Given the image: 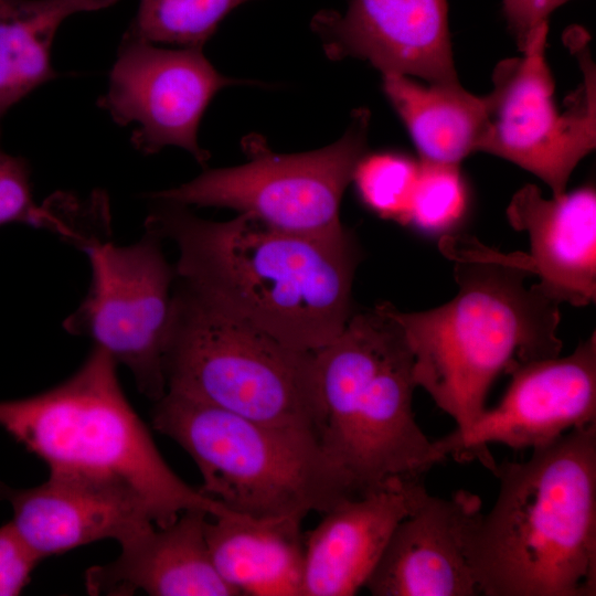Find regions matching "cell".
<instances>
[{
    "mask_svg": "<svg viewBox=\"0 0 596 596\" xmlns=\"http://www.w3.org/2000/svg\"><path fill=\"white\" fill-rule=\"evenodd\" d=\"M153 201L146 230L177 245L175 278L213 306L305 351H318L343 330L362 258L349 230L308 236L248 213L216 222L183 204Z\"/></svg>",
    "mask_w": 596,
    "mask_h": 596,
    "instance_id": "cell-1",
    "label": "cell"
},
{
    "mask_svg": "<svg viewBox=\"0 0 596 596\" xmlns=\"http://www.w3.org/2000/svg\"><path fill=\"white\" fill-rule=\"evenodd\" d=\"M456 296L429 310L403 312L384 301L414 356V377L435 404L469 427L487 408L494 380L519 364L560 355V304L536 284L525 255L453 244Z\"/></svg>",
    "mask_w": 596,
    "mask_h": 596,
    "instance_id": "cell-2",
    "label": "cell"
},
{
    "mask_svg": "<svg viewBox=\"0 0 596 596\" xmlns=\"http://www.w3.org/2000/svg\"><path fill=\"white\" fill-rule=\"evenodd\" d=\"M497 466L470 546L480 595H596V423Z\"/></svg>",
    "mask_w": 596,
    "mask_h": 596,
    "instance_id": "cell-3",
    "label": "cell"
},
{
    "mask_svg": "<svg viewBox=\"0 0 596 596\" xmlns=\"http://www.w3.org/2000/svg\"><path fill=\"white\" fill-rule=\"evenodd\" d=\"M116 362L93 347L79 369L33 396L1 401L0 427L43 460L50 476L124 490L162 528L183 511L236 514L184 482L127 400Z\"/></svg>",
    "mask_w": 596,
    "mask_h": 596,
    "instance_id": "cell-4",
    "label": "cell"
},
{
    "mask_svg": "<svg viewBox=\"0 0 596 596\" xmlns=\"http://www.w3.org/2000/svg\"><path fill=\"white\" fill-rule=\"evenodd\" d=\"M316 366L319 443L360 494L421 480L447 459L415 419L414 356L384 302L353 312L343 330L316 351Z\"/></svg>",
    "mask_w": 596,
    "mask_h": 596,
    "instance_id": "cell-5",
    "label": "cell"
},
{
    "mask_svg": "<svg viewBox=\"0 0 596 596\" xmlns=\"http://www.w3.org/2000/svg\"><path fill=\"white\" fill-rule=\"evenodd\" d=\"M151 418L195 462L199 490L232 512L304 519L361 496L313 433L262 424L168 391Z\"/></svg>",
    "mask_w": 596,
    "mask_h": 596,
    "instance_id": "cell-6",
    "label": "cell"
},
{
    "mask_svg": "<svg viewBox=\"0 0 596 596\" xmlns=\"http://www.w3.org/2000/svg\"><path fill=\"white\" fill-rule=\"evenodd\" d=\"M175 280L164 356L167 391L317 436L321 400L316 352L233 318Z\"/></svg>",
    "mask_w": 596,
    "mask_h": 596,
    "instance_id": "cell-7",
    "label": "cell"
},
{
    "mask_svg": "<svg viewBox=\"0 0 596 596\" xmlns=\"http://www.w3.org/2000/svg\"><path fill=\"white\" fill-rule=\"evenodd\" d=\"M369 125L370 111L356 109L338 141L292 155L275 153L260 136H247L242 143L246 163L206 170L148 196L185 206L234 209L288 233L334 236L347 230L340 221V204L366 152Z\"/></svg>",
    "mask_w": 596,
    "mask_h": 596,
    "instance_id": "cell-8",
    "label": "cell"
},
{
    "mask_svg": "<svg viewBox=\"0 0 596 596\" xmlns=\"http://www.w3.org/2000/svg\"><path fill=\"white\" fill-rule=\"evenodd\" d=\"M547 33L549 23L541 25L521 56L496 66L493 88L485 95L487 118L477 151L519 166L547 184L552 195H560L575 167L596 146L595 68L585 42L578 45L570 39L584 83L561 113L545 57Z\"/></svg>",
    "mask_w": 596,
    "mask_h": 596,
    "instance_id": "cell-9",
    "label": "cell"
},
{
    "mask_svg": "<svg viewBox=\"0 0 596 596\" xmlns=\"http://www.w3.org/2000/svg\"><path fill=\"white\" fill-rule=\"evenodd\" d=\"M161 241L149 230L131 245L91 238L83 246L91 286L63 321L65 331L91 339L126 366L140 393L155 402L167 392L164 356L175 280Z\"/></svg>",
    "mask_w": 596,
    "mask_h": 596,
    "instance_id": "cell-10",
    "label": "cell"
},
{
    "mask_svg": "<svg viewBox=\"0 0 596 596\" xmlns=\"http://www.w3.org/2000/svg\"><path fill=\"white\" fill-rule=\"evenodd\" d=\"M237 83L201 47L160 49L126 32L97 105L120 126L137 124L130 141L141 153L177 146L204 164L210 155L198 142L203 113L219 91Z\"/></svg>",
    "mask_w": 596,
    "mask_h": 596,
    "instance_id": "cell-11",
    "label": "cell"
},
{
    "mask_svg": "<svg viewBox=\"0 0 596 596\" xmlns=\"http://www.w3.org/2000/svg\"><path fill=\"white\" fill-rule=\"evenodd\" d=\"M508 374L510 384L497 406L466 429L435 440L446 458L479 460L496 473L490 444L534 449L596 423L595 332L567 356L525 362Z\"/></svg>",
    "mask_w": 596,
    "mask_h": 596,
    "instance_id": "cell-12",
    "label": "cell"
},
{
    "mask_svg": "<svg viewBox=\"0 0 596 596\" xmlns=\"http://www.w3.org/2000/svg\"><path fill=\"white\" fill-rule=\"evenodd\" d=\"M330 58L359 57L382 75L459 83L448 29L447 0H351L347 11L312 20Z\"/></svg>",
    "mask_w": 596,
    "mask_h": 596,
    "instance_id": "cell-13",
    "label": "cell"
},
{
    "mask_svg": "<svg viewBox=\"0 0 596 596\" xmlns=\"http://www.w3.org/2000/svg\"><path fill=\"white\" fill-rule=\"evenodd\" d=\"M481 515L475 493L426 492L396 525L364 588L373 596L480 595L470 546Z\"/></svg>",
    "mask_w": 596,
    "mask_h": 596,
    "instance_id": "cell-14",
    "label": "cell"
},
{
    "mask_svg": "<svg viewBox=\"0 0 596 596\" xmlns=\"http://www.w3.org/2000/svg\"><path fill=\"white\" fill-rule=\"evenodd\" d=\"M421 480L347 499L305 533L302 596H352L364 588L396 525L418 504Z\"/></svg>",
    "mask_w": 596,
    "mask_h": 596,
    "instance_id": "cell-15",
    "label": "cell"
},
{
    "mask_svg": "<svg viewBox=\"0 0 596 596\" xmlns=\"http://www.w3.org/2000/svg\"><path fill=\"white\" fill-rule=\"evenodd\" d=\"M0 500L11 504L13 526L42 560L106 539L120 544L155 525L132 494L71 478L49 476L28 489L0 483Z\"/></svg>",
    "mask_w": 596,
    "mask_h": 596,
    "instance_id": "cell-16",
    "label": "cell"
},
{
    "mask_svg": "<svg viewBox=\"0 0 596 596\" xmlns=\"http://www.w3.org/2000/svg\"><path fill=\"white\" fill-rule=\"evenodd\" d=\"M507 216L526 232L535 283L557 304L584 307L596 298V192L584 187L545 199L526 184L512 196Z\"/></svg>",
    "mask_w": 596,
    "mask_h": 596,
    "instance_id": "cell-17",
    "label": "cell"
},
{
    "mask_svg": "<svg viewBox=\"0 0 596 596\" xmlns=\"http://www.w3.org/2000/svg\"><path fill=\"white\" fill-rule=\"evenodd\" d=\"M210 517L203 510L183 511L173 522L151 525L120 543L119 556L89 567V595L237 596L212 561L205 536Z\"/></svg>",
    "mask_w": 596,
    "mask_h": 596,
    "instance_id": "cell-18",
    "label": "cell"
},
{
    "mask_svg": "<svg viewBox=\"0 0 596 596\" xmlns=\"http://www.w3.org/2000/svg\"><path fill=\"white\" fill-rule=\"evenodd\" d=\"M298 517H209L214 566L237 596H302L305 533Z\"/></svg>",
    "mask_w": 596,
    "mask_h": 596,
    "instance_id": "cell-19",
    "label": "cell"
},
{
    "mask_svg": "<svg viewBox=\"0 0 596 596\" xmlns=\"http://www.w3.org/2000/svg\"><path fill=\"white\" fill-rule=\"evenodd\" d=\"M383 88L404 123L421 161L458 164L477 151L486 118V96L457 84L422 85L409 76L383 75Z\"/></svg>",
    "mask_w": 596,
    "mask_h": 596,
    "instance_id": "cell-20",
    "label": "cell"
},
{
    "mask_svg": "<svg viewBox=\"0 0 596 596\" xmlns=\"http://www.w3.org/2000/svg\"><path fill=\"white\" fill-rule=\"evenodd\" d=\"M119 0L0 1V119L57 73L51 50L60 25L71 15L114 6Z\"/></svg>",
    "mask_w": 596,
    "mask_h": 596,
    "instance_id": "cell-21",
    "label": "cell"
},
{
    "mask_svg": "<svg viewBox=\"0 0 596 596\" xmlns=\"http://www.w3.org/2000/svg\"><path fill=\"white\" fill-rule=\"evenodd\" d=\"M249 0H140L127 33L149 43L201 47L220 22Z\"/></svg>",
    "mask_w": 596,
    "mask_h": 596,
    "instance_id": "cell-22",
    "label": "cell"
},
{
    "mask_svg": "<svg viewBox=\"0 0 596 596\" xmlns=\"http://www.w3.org/2000/svg\"><path fill=\"white\" fill-rule=\"evenodd\" d=\"M419 162L397 153L364 155L353 180L361 200L379 216L407 224Z\"/></svg>",
    "mask_w": 596,
    "mask_h": 596,
    "instance_id": "cell-23",
    "label": "cell"
},
{
    "mask_svg": "<svg viewBox=\"0 0 596 596\" xmlns=\"http://www.w3.org/2000/svg\"><path fill=\"white\" fill-rule=\"evenodd\" d=\"M467 209V191L459 166L419 161L408 222L426 232L453 227Z\"/></svg>",
    "mask_w": 596,
    "mask_h": 596,
    "instance_id": "cell-24",
    "label": "cell"
},
{
    "mask_svg": "<svg viewBox=\"0 0 596 596\" xmlns=\"http://www.w3.org/2000/svg\"><path fill=\"white\" fill-rule=\"evenodd\" d=\"M10 223L45 228L75 244L79 241L76 228L65 223L52 209L35 203L29 162L0 150V226Z\"/></svg>",
    "mask_w": 596,
    "mask_h": 596,
    "instance_id": "cell-25",
    "label": "cell"
},
{
    "mask_svg": "<svg viewBox=\"0 0 596 596\" xmlns=\"http://www.w3.org/2000/svg\"><path fill=\"white\" fill-rule=\"evenodd\" d=\"M41 561L11 521L0 526V596L20 595Z\"/></svg>",
    "mask_w": 596,
    "mask_h": 596,
    "instance_id": "cell-26",
    "label": "cell"
},
{
    "mask_svg": "<svg viewBox=\"0 0 596 596\" xmlns=\"http://www.w3.org/2000/svg\"><path fill=\"white\" fill-rule=\"evenodd\" d=\"M571 0H503L508 26L521 51L534 32L549 22L550 15Z\"/></svg>",
    "mask_w": 596,
    "mask_h": 596,
    "instance_id": "cell-27",
    "label": "cell"
},
{
    "mask_svg": "<svg viewBox=\"0 0 596 596\" xmlns=\"http://www.w3.org/2000/svg\"><path fill=\"white\" fill-rule=\"evenodd\" d=\"M1 1V0H0Z\"/></svg>",
    "mask_w": 596,
    "mask_h": 596,
    "instance_id": "cell-28",
    "label": "cell"
}]
</instances>
